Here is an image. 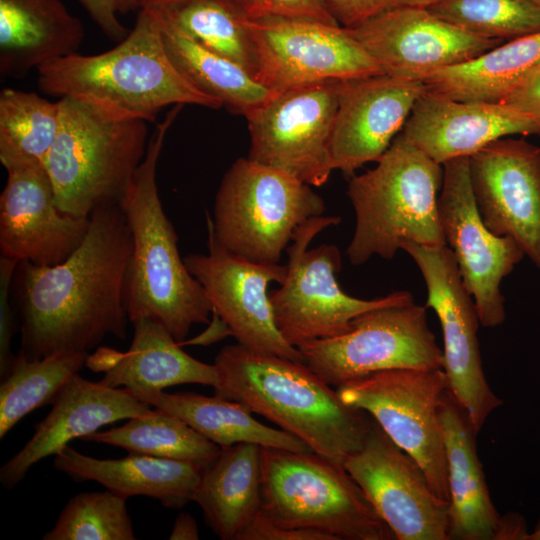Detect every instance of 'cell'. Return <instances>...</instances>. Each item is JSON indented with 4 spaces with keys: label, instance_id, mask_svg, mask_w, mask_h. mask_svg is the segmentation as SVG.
Here are the masks:
<instances>
[{
    "label": "cell",
    "instance_id": "obj_1",
    "mask_svg": "<svg viewBox=\"0 0 540 540\" xmlns=\"http://www.w3.org/2000/svg\"><path fill=\"white\" fill-rule=\"evenodd\" d=\"M80 246L63 262H19L12 299L19 315L20 351L29 359L88 351L107 336L127 337L126 290L132 236L119 204L89 216Z\"/></svg>",
    "mask_w": 540,
    "mask_h": 540
},
{
    "label": "cell",
    "instance_id": "obj_2",
    "mask_svg": "<svg viewBox=\"0 0 540 540\" xmlns=\"http://www.w3.org/2000/svg\"><path fill=\"white\" fill-rule=\"evenodd\" d=\"M37 72L42 92L78 100L115 119L148 123L168 106L223 107L174 64L157 8L139 9L133 29L114 48L60 57L41 65Z\"/></svg>",
    "mask_w": 540,
    "mask_h": 540
},
{
    "label": "cell",
    "instance_id": "obj_3",
    "mask_svg": "<svg viewBox=\"0 0 540 540\" xmlns=\"http://www.w3.org/2000/svg\"><path fill=\"white\" fill-rule=\"evenodd\" d=\"M214 366L216 396L241 403L313 452L343 465L361 448L372 417L344 404L303 362L237 343L223 347Z\"/></svg>",
    "mask_w": 540,
    "mask_h": 540
},
{
    "label": "cell",
    "instance_id": "obj_4",
    "mask_svg": "<svg viewBox=\"0 0 540 540\" xmlns=\"http://www.w3.org/2000/svg\"><path fill=\"white\" fill-rule=\"evenodd\" d=\"M183 105H175L156 125L145 157L119 206L132 236L126 308L132 323L141 318L164 326L182 344L194 324L210 323L213 307L178 250V236L157 186V164L166 134Z\"/></svg>",
    "mask_w": 540,
    "mask_h": 540
},
{
    "label": "cell",
    "instance_id": "obj_5",
    "mask_svg": "<svg viewBox=\"0 0 540 540\" xmlns=\"http://www.w3.org/2000/svg\"><path fill=\"white\" fill-rule=\"evenodd\" d=\"M442 183L443 165L397 135L373 169L350 178L347 195L356 216L346 249L350 263L374 255L390 260L407 242L446 245L438 214Z\"/></svg>",
    "mask_w": 540,
    "mask_h": 540
},
{
    "label": "cell",
    "instance_id": "obj_6",
    "mask_svg": "<svg viewBox=\"0 0 540 540\" xmlns=\"http://www.w3.org/2000/svg\"><path fill=\"white\" fill-rule=\"evenodd\" d=\"M59 100L60 126L44 166L57 207L89 217L119 203L145 157L147 122L115 119L72 98Z\"/></svg>",
    "mask_w": 540,
    "mask_h": 540
},
{
    "label": "cell",
    "instance_id": "obj_7",
    "mask_svg": "<svg viewBox=\"0 0 540 540\" xmlns=\"http://www.w3.org/2000/svg\"><path fill=\"white\" fill-rule=\"evenodd\" d=\"M261 514L335 540H394L343 465L315 452L261 447Z\"/></svg>",
    "mask_w": 540,
    "mask_h": 540
},
{
    "label": "cell",
    "instance_id": "obj_8",
    "mask_svg": "<svg viewBox=\"0 0 540 540\" xmlns=\"http://www.w3.org/2000/svg\"><path fill=\"white\" fill-rule=\"evenodd\" d=\"M277 169L237 159L218 188L213 219L207 222L218 242L255 263L276 264L296 230L325 211L311 188Z\"/></svg>",
    "mask_w": 540,
    "mask_h": 540
},
{
    "label": "cell",
    "instance_id": "obj_9",
    "mask_svg": "<svg viewBox=\"0 0 540 540\" xmlns=\"http://www.w3.org/2000/svg\"><path fill=\"white\" fill-rule=\"evenodd\" d=\"M340 221V217L321 215L309 219L296 230L287 247L286 277L280 287L270 293L277 328L296 348L309 341L347 333L352 320L364 312L413 301L408 291L364 300L341 289L336 279L342 267L338 247L322 244L307 250L318 233Z\"/></svg>",
    "mask_w": 540,
    "mask_h": 540
},
{
    "label": "cell",
    "instance_id": "obj_10",
    "mask_svg": "<svg viewBox=\"0 0 540 540\" xmlns=\"http://www.w3.org/2000/svg\"><path fill=\"white\" fill-rule=\"evenodd\" d=\"M426 308L413 301L375 308L355 317L347 333L297 348L303 363L336 388L386 370L443 369Z\"/></svg>",
    "mask_w": 540,
    "mask_h": 540
},
{
    "label": "cell",
    "instance_id": "obj_11",
    "mask_svg": "<svg viewBox=\"0 0 540 540\" xmlns=\"http://www.w3.org/2000/svg\"><path fill=\"white\" fill-rule=\"evenodd\" d=\"M447 389L443 369L386 370L336 388L347 406L370 415L425 472L436 497L449 504L439 405Z\"/></svg>",
    "mask_w": 540,
    "mask_h": 540
},
{
    "label": "cell",
    "instance_id": "obj_12",
    "mask_svg": "<svg viewBox=\"0 0 540 540\" xmlns=\"http://www.w3.org/2000/svg\"><path fill=\"white\" fill-rule=\"evenodd\" d=\"M340 80L275 91L244 116L250 134L248 158L313 187L334 170L330 139Z\"/></svg>",
    "mask_w": 540,
    "mask_h": 540
},
{
    "label": "cell",
    "instance_id": "obj_13",
    "mask_svg": "<svg viewBox=\"0 0 540 540\" xmlns=\"http://www.w3.org/2000/svg\"><path fill=\"white\" fill-rule=\"evenodd\" d=\"M418 266L427 288L426 307L438 316L443 334V370L447 391L467 412L478 434L503 400L490 388L482 367L477 332L480 320L465 288L457 262L447 245H402Z\"/></svg>",
    "mask_w": 540,
    "mask_h": 540
},
{
    "label": "cell",
    "instance_id": "obj_14",
    "mask_svg": "<svg viewBox=\"0 0 540 540\" xmlns=\"http://www.w3.org/2000/svg\"><path fill=\"white\" fill-rule=\"evenodd\" d=\"M254 44L256 80L280 91L328 80L386 74L346 27L289 18H244Z\"/></svg>",
    "mask_w": 540,
    "mask_h": 540
},
{
    "label": "cell",
    "instance_id": "obj_15",
    "mask_svg": "<svg viewBox=\"0 0 540 540\" xmlns=\"http://www.w3.org/2000/svg\"><path fill=\"white\" fill-rule=\"evenodd\" d=\"M442 165L438 214L445 243L475 302L481 326L493 328L506 317L500 283L525 254L516 241L494 234L483 222L470 184L468 157Z\"/></svg>",
    "mask_w": 540,
    "mask_h": 540
},
{
    "label": "cell",
    "instance_id": "obj_16",
    "mask_svg": "<svg viewBox=\"0 0 540 540\" xmlns=\"http://www.w3.org/2000/svg\"><path fill=\"white\" fill-rule=\"evenodd\" d=\"M343 466L395 539L449 540V504L436 497L418 462L373 418L361 448Z\"/></svg>",
    "mask_w": 540,
    "mask_h": 540
},
{
    "label": "cell",
    "instance_id": "obj_17",
    "mask_svg": "<svg viewBox=\"0 0 540 540\" xmlns=\"http://www.w3.org/2000/svg\"><path fill=\"white\" fill-rule=\"evenodd\" d=\"M208 224V253L186 255L189 272L199 281L218 315L239 344L250 349L303 362L275 323L271 282L281 284L287 265L255 263L233 254L216 239Z\"/></svg>",
    "mask_w": 540,
    "mask_h": 540
},
{
    "label": "cell",
    "instance_id": "obj_18",
    "mask_svg": "<svg viewBox=\"0 0 540 540\" xmlns=\"http://www.w3.org/2000/svg\"><path fill=\"white\" fill-rule=\"evenodd\" d=\"M468 159L483 222L494 234L516 241L540 269V147L503 137Z\"/></svg>",
    "mask_w": 540,
    "mask_h": 540
},
{
    "label": "cell",
    "instance_id": "obj_19",
    "mask_svg": "<svg viewBox=\"0 0 540 540\" xmlns=\"http://www.w3.org/2000/svg\"><path fill=\"white\" fill-rule=\"evenodd\" d=\"M347 30L386 74L421 81L432 72L468 62L504 42L462 30L426 7L408 5Z\"/></svg>",
    "mask_w": 540,
    "mask_h": 540
},
{
    "label": "cell",
    "instance_id": "obj_20",
    "mask_svg": "<svg viewBox=\"0 0 540 540\" xmlns=\"http://www.w3.org/2000/svg\"><path fill=\"white\" fill-rule=\"evenodd\" d=\"M0 195V256L51 266L82 243L89 217L62 212L43 163L11 167Z\"/></svg>",
    "mask_w": 540,
    "mask_h": 540
},
{
    "label": "cell",
    "instance_id": "obj_21",
    "mask_svg": "<svg viewBox=\"0 0 540 540\" xmlns=\"http://www.w3.org/2000/svg\"><path fill=\"white\" fill-rule=\"evenodd\" d=\"M424 90L421 80L389 74L342 80L330 139L334 170L353 176L365 163L377 162Z\"/></svg>",
    "mask_w": 540,
    "mask_h": 540
},
{
    "label": "cell",
    "instance_id": "obj_22",
    "mask_svg": "<svg viewBox=\"0 0 540 540\" xmlns=\"http://www.w3.org/2000/svg\"><path fill=\"white\" fill-rule=\"evenodd\" d=\"M401 134L443 164L503 137L540 135V122L502 103L454 100L425 87Z\"/></svg>",
    "mask_w": 540,
    "mask_h": 540
},
{
    "label": "cell",
    "instance_id": "obj_23",
    "mask_svg": "<svg viewBox=\"0 0 540 540\" xmlns=\"http://www.w3.org/2000/svg\"><path fill=\"white\" fill-rule=\"evenodd\" d=\"M150 407L126 388L110 387L76 374L60 390L47 416L35 425L30 440L2 465L1 484L6 489L14 488L33 465L55 456L70 441L139 416Z\"/></svg>",
    "mask_w": 540,
    "mask_h": 540
},
{
    "label": "cell",
    "instance_id": "obj_24",
    "mask_svg": "<svg viewBox=\"0 0 540 540\" xmlns=\"http://www.w3.org/2000/svg\"><path fill=\"white\" fill-rule=\"evenodd\" d=\"M133 339L126 352L99 348L88 355L86 366L103 371L101 383L123 386L143 401L163 389L180 384L214 387L217 371L213 365L187 354L181 344L160 323L141 318L132 322Z\"/></svg>",
    "mask_w": 540,
    "mask_h": 540
},
{
    "label": "cell",
    "instance_id": "obj_25",
    "mask_svg": "<svg viewBox=\"0 0 540 540\" xmlns=\"http://www.w3.org/2000/svg\"><path fill=\"white\" fill-rule=\"evenodd\" d=\"M449 489V540H496L502 516L488 490L467 412L445 390L439 405Z\"/></svg>",
    "mask_w": 540,
    "mask_h": 540
},
{
    "label": "cell",
    "instance_id": "obj_26",
    "mask_svg": "<svg viewBox=\"0 0 540 540\" xmlns=\"http://www.w3.org/2000/svg\"><path fill=\"white\" fill-rule=\"evenodd\" d=\"M54 467L74 481H94L125 498L146 496L180 509L193 501L206 466L140 454L97 459L67 445L55 455Z\"/></svg>",
    "mask_w": 540,
    "mask_h": 540
},
{
    "label": "cell",
    "instance_id": "obj_27",
    "mask_svg": "<svg viewBox=\"0 0 540 540\" xmlns=\"http://www.w3.org/2000/svg\"><path fill=\"white\" fill-rule=\"evenodd\" d=\"M85 28L61 0H0V75L32 69L77 53Z\"/></svg>",
    "mask_w": 540,
    "mask_h": 540
},
{
    "label": "cell",
    "instance_id": "obj_28",
    "mask_svg": "<svg viewBox=\"0 0 540 540\" xmlns=\"http://www.w3.org/2000/svg\"><path fill=\"white\" fill-rule=\"evenodd\" d=\"M261 484V447L239 443L204 468L193 501L220 539L240 540L261 512Z\"/></svg>",
    "mask_w": 540,
    "mask_h": 540
},
{
    "label": "cell",
    "instance_id": "obj_29",
    "mask_svg": "<svg viewBox=\"0 0 540 540\" xmlns=\"http://www.w3.org/2000/svg\"><path fill=\"white\" fill-rule=\"evenodd\" d=\"M540 65V31L509 40L480 56L432 72L425 87L454 100L500 103Z\"/></svg>",
    "mask_w": 540,
    "mask_h": 540
},
{
    "label": "cell",
    "instance_id": "obj_30",
    "mask_svg": "<svg viewBox=\"0 0 540 540\" xmlns=\"http://www.w3.org/2000/svg\"><path fill=\"white\" fill-rule=\"evenodd\" d=\"M144 402L178 417L221 448L252 443L265 448L313 452L297 437L259 422L241 403L216 395L162 391Z\"/></svg>",
    "mask_w": 540,
    "mask_h": 540
},
{
    "label": "cell",
    "instance_id": "obj_31",
    "mask_svg": "<svg viewBox=\"0 0 540 540\" xmlns=\"http://www.w3.org/2000/svg\"><path fill=\"white\" fill-rule=\"evenodd\" d=\"M160 14L170 58L201 91L242 115L274 94V90L258 82L242 66L202 46Z\"/></svg>",
    "mask_w": 540,
    "mask_h": 540
},
{
    "label": "cell",
    "instance_id": "obj_32",
    "mask_svg": "<svg viewBox=\"0 0 540 540\" xmlns=\"http://www.w3.org/2000/svg\"><path fill=\"white\" fill-rule=\"evenodd\" d=\"M80 440L120 447L129 454L210 464L221 447L183 420L155 408L129 419L124 425L96 431Z\"/></svg>",
    "mask_w": 540,
    "mask_h": 540
},
{
    "label": "cell",
    "instance_id": "obj_33",
    "mask_svg": "<svg viewBox=\"0 0 540 540\" xmlns=\"http://www.w3.org/2000/svg\"><path fill=\"white\" fill-rule=\"evenodd\" d=\"M88 353L57 352L29 359L22 351L0 386V438L33 410L52 405L65 384L86 366Z\"/></svg>",
    "mask_w": 540,
    "mask_h": 540
},
{
    "label": "cell",
    "instance_id": "obj_34",
    "mask_svg": "<svg viewBox=\"0 0 540 540\" xmlns=\"http://www.w3.org/2000/svg\"><path fill=\"white\" fill-rule=\"evenodd\" d=\"M60 126V100L4 88L0 93V161L7 170L43 163Z\"/></svg>",
    "mask_w": 540,
    "mask_h": 540
},
{
    "label": "cell",
    "instance_id": "obj_35",
    "mask_svg": "<svg viewBox=\"0 0 540 540\" xmlns=\"http://www.w3.org/2000/svg\"><path fill=\"white\" fill-rule=\"evenodd\" d=\"M157 9L199 44L236 62L256 79V53L245 17L230 2L179 0Z\"/></svg>",
    "mask_w": 540,
    "mask_h": 540
},
{
    "label": "cell",
    "instance_id": "obj_36",
    "mask_svg": "<svg viewBox=\"0 0 540 540\" xmlns=\"http://www.w3.org/2000/svg\"><path fill=\"white\" fill-rule=\"evenodd\" d=\"M433 15L478 36L512 40L540 31V4L532 0H436Z\"/></svg>",
    "mask_w": 540,
    "mask_h": 540
},
{
    "label": "cell",
    "instance_id": "obj_37",
    "mask_svg": "<svg viewBox=\"0 0 540 540\" xmlns=\"http://www.w3.org/2000/svg\"><path fill=\"white\" fill-rule=\"evenodd\" d=\"M126 500L110 490L77 494L43 540H134Z\"/></svg>",
    "mask_w": 540,
    "mask_h": 540
},
{
    "label": "cell",
    "instance_id": "obj_38",
    "mask_svg": "<svg viewBox=\"0 0 540 540\" xmlns=\"http://www.w3.org/2000/svg\"><path fill=\"white\" fill-rule=\"evenodd\" d=\"M247 19H305L340 25L325 0H227Z\"/></svg>",
    "mask_w": 540,
    "mask_h": 540
},
{
    "label": "cell",
    "instance_id": "obj_39",
    "mask_svg": "<svg viewBox=\"0 0 540 540\" xmlns=\"http://www.w3.org/2000/svg\"><path fill=\"white\" fill-rule=\"evenodd\" d=\"M19 262L0 256V375L3 379L15 358L11 342L16 330L12 305V281Z\"/></svg>",
    "mask_w": 540,
    "mask_h": 540
},
{
    "label": "cell",
    "instance_id": "obj_40",
    "mask_svg": "<svg viewBox=\"0 0 540 540\" xmlns=\"http://www.w3.org/2000/svg\"><path fill=\"white\" fill-rule=\"evenodd\" d=\"M335 20L343 27H354L391 9L404 5L405 0H325Z\"/></svg>",
    "mask_w": 540,
    "mask_h": 540
},
{
    "label": "cell",
    "instance_id": "obj_41",
    "mask_svg": "<svg viewBox=\"0 0 540 540\" xmlns=\"http://www.w3.org/2000/svg\"><path fill=\"white\" fill-rule=\"evenodd\" d=\"M240 540H335L330 534L314 529L279 526L261 512L242 533Z\"/></svg>",
    "mask_w": 540,
    "mask_h": 540
},
{
    "label": "cell",
    "instance_id": "obj_42",
    "mask_svg": "<svg viewBox=\"0 0 540 540\" xmlns=\"http://www.w3.org/2000/svg\"><path fill=\"white\" fill-rule=\"evenodd\" d=\"M540 122V65L500 102Z\"/></svg>",
    "mask_w": 540,
    "mask_h": 540
},
{
    "label": "cell",
    "instance_id": "obj_43",
    "mask_svg": "<svg viewBox=\"0 0 540 540\" xmlns=\"http://www.w3.org/2000/svg\"><path fill=\"white\" fill-rule=\"evenodd\" d=\"M77 1L108 39L120 42L129 34L130 31L119 21L111 0Z\"/></svg>",
    "mask_w": 540,
    "mask_h": 540
},
{
    "label": "cell",
    "instance_id": "obj_44",
    "mask_svg": "<svg viewBox=\"0 0 540 540\" xmlns=\"http://www.w3.org/2000/svg\"><path fill=\"white\" fill-rule=\"evenodd\" d=\"M529 533L525 519L518 513H509L502 516L496 540H528Z\"/></svg>",
    "mask_w": 540,
    "mask_h": 540
},
{
    "label": "cell",
    "instance_id": "obj_45",
    "mask_svg": "<svg viewBox=\"0 0 540 540\" xmlns=\"http://www.w3.org/2000/svg\"><path fill=\"white\" fill-rule=\"evenodd\" d=\"M170 540H198L199 531L196 520L189 513H180L173 524Z\"/></svg>",
    "mask_w": 540,
    "mask_h": 540
},
{
    "label": "cell",
    "instance_id": "obj_46",
    "mask_svg": "<svg viewBox=\"0 0 540 540\" xmlns=\"http://www.w3.org/2000/svg\"><path fill=\"white\" fill-rule=\"evenodd\" d=\"M213 316L214 318L210 327L197 338L187 342V344L208 345L227 335H231V331L226 323L218 315L213 314Z\"/></svg>",
    "mask_w": 540,
    "mask_h": 540
},
{
    "label": "cell",
    "instance_id": "obj_47",
    "mask_svg": "<svg viewBox=\"0 0 540 540\" xmlns=\"http://www.w3.org/2000/svg\"><path fill=\"white\" fill-rule=\"evenodd\" d=\"M179 0H133L134 9L160 8Z\"/></svg>",
    "mask_w": 540,
    "mask_h": 540
},
{
    "label": "cell",
    "instance_id": "obj_48",
    "mask_svg": "<svg viewBox=\"0 0 540 540\" xmlns=\"http://www.w3.org/2000/svg\"><path fill=\"white\" fill-rule=\"evenodd\" d=\"M117 13L126 14L134 11L133 0H111Z\"/></svg>",
    "mask_w": 540,
    "mask_h": 540
},
{
    "label": "cell",
    "instance_id": "obj_49",
    "mask_svg": "<svg viewBox=\"0 0 540 540\" xmlns=\"http://www.w3.org/2000/svg\"><path fill=\"white\" fill-rule=\"evenodd\" d=\"M436 0H405L403 6H419V7H427Z\"/></svg>",
    "mask_w": 540,
    "mask_h": 540
},
{
    "label": "cell",
    "instance_id": "obj_50",
    "mask_svg": "<svg viewBox=\"0 0 540 540\" xmlns=\"http://www.w3.org/2000/svg\"><path fill=\"white\" fill-rule=\"evenodd\" d=\"M528 540H540V518L530 531Z\"/></svg>",
    "mask_w": 540,
    "mask_h": 540
},
{
    "label": "cell",
    "instance_id": "obj_51",
    "mask_svg": "<svg viewBox=\"0 0 540 540\" xmlns=\"http://www.w3.org/2000/svg\"><path fill=\"white\" fill-rule=\"evenodd\" d=\"M533 2L540 4V0H532Z\"/></svg>",
    "mask_w": 540,
    "mask_h": 540
}]
</instances>
